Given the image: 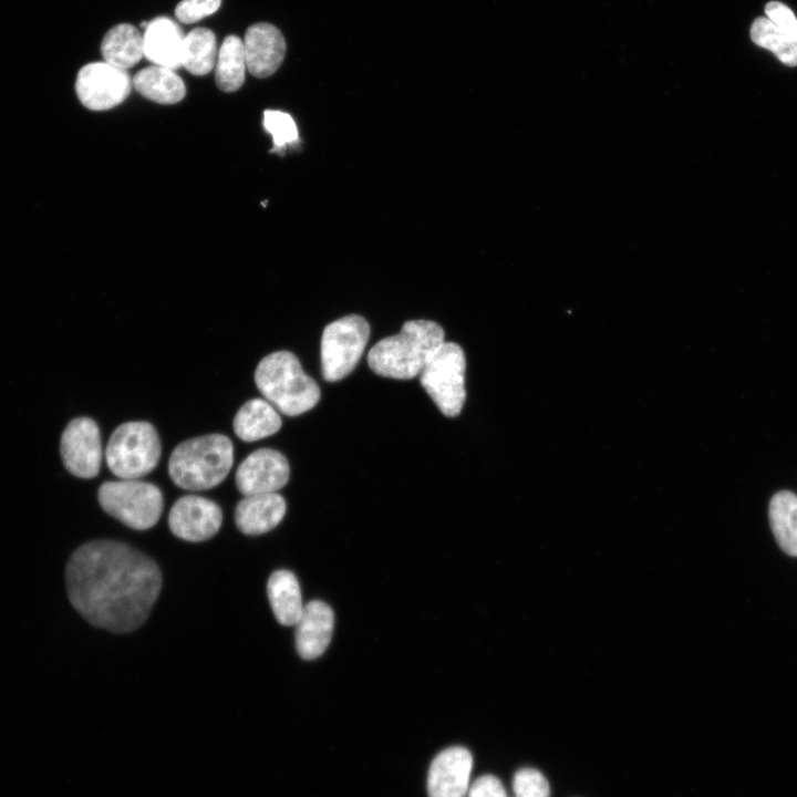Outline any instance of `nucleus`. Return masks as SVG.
I'll list each match as a JSON object with an SVG mask.
<instances>
[{"instance_id":"dca6fc26","label":"nucleus","mask_w":797,"mask_h":797,"mask_svg":"<svg viewBox=\"0 0 797 797\" xmlns=\"http://www.w3.org/2000/svg\"><path fill=\"white\" fill-rule=\"evenodd\" d=\"M286 500L278 493L245 496L236 506L238 529L249 536L273 529L286 514Z\"/></svg>"},{"instance_id":"f3484780","label":"nucleus","mask_w":797,"mask_h":797,"mask_svg":"<svg viewBox=\"0 0 797 797\" xmlns=\"http://www.w3.org/2000/svg\"><path fill=\"white\" fill-rule=\"evenodd\" d=\"M183 40L182 30L174 20L158 17L145 28L144 56L155 65L176 70L182 66Z\"/></svg>"},{"instance_id":"423d86ee","label":"nucleus","mask_w":797,"mask_h":797,"mask_svg":"<svg viewBox=\"0 0 797 797\" xmlns=\"http://www.w3.org/2000/svg\"><path fill=\"white\" fill-rule=\"evenodd\" d=\"M97 498L104 511L136 530L155 526L164 508L159 488L138 479L105 482Z\"/></svg>"},{"instance_id":"7ed1b4c3","label":"nucleus","mask_w":797,"mask_h":797,"mask_svg":"<svg viewBox=\"0 0 797 797\" xmlns=\"http://www.w3.org/2000/svg\"><path fill=\"white\" fill-rule=\"evenodd\" d=\"M234 463V446L222 434H208L178 444L170 454L168 473L178 487L206 490L219 485Z\"/></svg>"},{"instance_id":"ddd939ff","label":"nucleus","mask_w":797,"mask_h":797,"mask_svg":"<svg viewBox=\"0 0 797 797\" xmlns=\"http://www.w3.org/2000/svg\"><path fill=\"white\" fill-rule=\"evenodd\" d=\"M473 767L470 752L453 746L438 753L433 759L427 776L429 797H464L468 791Z\"/></svg>"},{"instance_id":"0eeeda50","label":"nucleus","mask_w":797,"mask_h":797,"mask_svg":"<svg viewBox=\"0 0 797 797\" xmlns=\"http://www.w3.org/2000/svg\"><path fill=\"white\" fill-rule=\"evenodd\" d=\"M465 369L463 349L454 342H444L420 374L422 386L448 417L457 416L465 403Z\"/></svg>"},{"instance_id":"6e6552de","label":"nucleus","mask_w":797,"mask_h":797,"mask_svg":"<svg viewBox=\"0 0 797 797\" xmlns=\"http://www.w3.org/2000/svg\"><path fill=\"white\" fill-rule=\"evenodd\" d=\"M370 337L364 318L351 314L328 324L321 338V370L325 381L350 374L360 361Z\"/></svg>"},{"instance_id":"c85d7f7f","label":"nucleus","mask_w":797,"mask_h":797,"mask_svg":"<svg viewBox=\"0 0 797 797\" xmlns=\"http://www.w3.org/2000/svg\"><path fill=\"white\" fill-rule=\"evenodd\" d=\"M767 18L797 44V18L793 11L778 1H770L765 7Z\"/></svg>"},{"instance_id":"20e7f679","label":"nucleus","mask_w":797,"mask_h":797,"mask_svg":"<svg viewBox=\"0 0 797 797\" xmlns=\"http://www.w3.org/2000/svg\"><path fill=\"white\" fill-rule=\"evenodd\" d=\"M255 382L261 394L288 416L300 415L319 402L320 389L308 376L289 351L265 356L255 371Z\"/></svg>"},{"instance_id":"f257e3e1","label":"nucleus","mask_w":797,"mask_h":797,"mask_svg":"<svg viewBox=\"0 0 797 797\" xmlns=\"http://www.w3.org/2000/svg\"><path fill=\"white\" fill-rule=\"evenodd\" d=\"M65 581L73 608L92 625L116 633L141 627L162 588L159 568L148 556L113 540L79 547Z\"/></svg>"},{"instance_id":"a878e982","label":"nucleus","mask_w":797,"mask_h":797,"mask_svg":"<svg viewBox=\"0 0 797 797\" xmlns=\"http://www.w3.org/2000/svg\"><path fill=\"white\" fill-rule=\"evenodd\" d=\"M263 126L272 136V151L275 152L282 151L287 145H292L299 141L297 125L288 113L277 110L265 111Z\"/></svg>"},{"instance_id":"aec40b11","label":"nucleus","mask_w":797,"mask_h":797,"mask_svg":"<svg viewBox=\"0 0 797 797\" xmlns=\"http://www.w3.org/2000/svg\"><path fill=\"white\" fill-rule=\"evenodd\" d=\"M281 418L273 406L262 398L247 401L234 418V431L245 442H255L277 433Z\"/></svg>"},{"instance_id":"f8f14e48","label":"nucleus","mask_w":797,"mask_h":797,"mask_svg":"<svg viewBox=\"0 0 797 797\" xmlns=\"http://www.w3.org/2000/svg\"><path fill=\"white\" fill-rule=\"evenodd\" d=\"M290 467L278 451L259 448L238 466L235 480L244 496L277 493L289 480Z\"/></svg>"},{"instance_id":"c756f323","label":"nucleus","mask_w":797,"mask_h":797,"mask_svg":"<svg viewBox=\"0 0 797 797\" xmlns=\"http://www.w3.org/2000/svg\"><path fill=\"white\" fill-rule=\"evenodd\" d=\"M468 797H508L501 782L493 775L477 778L468 790Z\"/></svg>"},{"instance_id":"f03ea898","label":"nucleus","mask_w":797,"mask_h":797,"mask_svg":"<svg viewBox=\"0 0 797 797\" xmlns=\"http://www.w3.org/2000/svg\"><path fill=\"white\" fill-rule=\"evenodd\" d=\"M445 342L443 328L429 320H412L397 334L373 345L368 363L377 375L410 380L421 374L427 362Z\"/></svg>"},{"instance_id":"a211bd4d","label":"nucleus","mask_w":797,"mask_h":797,"mask_svg":"<svg viewBox=\"0 0 797 797\" xmlns=\"http://www.w3.org/2000/svg\"><path fill=\"white\" fill-rule=\"evenodd\" d=\"M267 593L277 621L283 625H296L304 607L296 576L288 570L272 572Z\"/></svg>"},{"instance_id":"39448f33","label":"nucleus","mask_w":797,"mask_h":797,"mask_svg":"<svg viewBox=\"0 0 797 797\" xmlns=\"http://www.w3.org/2000/svg\"><path fill=\"white\" fill-rule=\"evenodd\" d=\"M161 457L155 427L144 421L121 424L112 433L105 458L110 470L122 479H137L151 473Z\"/></svg>"},{"instance_id":"9b49d317","label":"nucleus","mask_w":797,"mask_h":797,"mask_svg":"<svg viewBox=\"0 0 797 797\" xmlns=\"http://www.w3.org/2000/svg\"><path fill=\"white\" fill-rule=\"evenodd\" d=\"M222 513L213 500L186 495L178 498L168 515L172 532L186 541H204L215 536L221 527Z\"/></svg>"},{"instance_id":"b1692460","label":"nucleus","mask_w":797,"mask_h":797,"mask_svg":"<svg viewBox=\"0 0 797 797\" xmlns=\"http://www.w3.org/2000/svg\"><path fill=\"white\" fill-rule=\"evenodd\" d=\"M216 37L210 29L196 28L184 35L182 66L195 75H205L216 65Z\"/></svg>"},{"instance_id":"cd10ccee","label":"nucleus","mask_w":797,"mask_h":797,"mask_svg":"<svg viewBox=\"0 0 797 797\" xmlns=\"http://www.w3.org/2000/svg\"><path fill=\"white\" fill-rule=\"evenodd\" d=\"M221 0H182L175 8L176 18L183 23H195L215 13Z\"/></svg>"},{"instance_id":"9d476101","label":"nucleus","mask_w":797,"mask_h":797,"mask_svg":"<svg viewBox=\"0 0 797 797\" xmlns=\"http://www.w3.org/2000/svg\"><path fill=\"white\" fill-rule=\"evenodd\" d=\"M65 468L76 477L93 478L101 467L102 442L97 424L89 417H77L65 427L60 444Z\"/></svg>"},{"instance_id":"bb28decb","label":"nucleus","mask_w":797,"mask_h":797,"mask_svg":"<svg viewBox=\"0 0 797 797\" xmlns=\"http://www.w3.org/2000/svg\"><path fill=\"white\" fill-rule=\"evenodd\" d=\"M515 797H549L550 786L541 772L535 768L519 769L513 779Z\"/></svg>"},{"instance_id":"2eb2a0df","label":"nucleus","mask_w":797,"mask_h":797,"mask_svg":"<svg viewBox=\"0 0 797 797\" xmlns=\"http://www.w3.org/2000/svg\"><path fill=\"white\" fill-rule=\"evenodd\" d=\"M334 625L332 609L324 602H308L296 623V648L304 660L320 656L330 643Z\"/></svg>"},{"instance_id":"6ab92c4d","label":"nucleus","mask_w":797,"mask_h":797,"mask_svg":"<svg viewBox=\"0 0 797 797\" xmlns=\"http://www.w3.org/2000/svg\"><path fill=\"white\" fill-rule=\"evenodd\" d=\"M101 53L106 63L126 71L144 56L143 35L132 24L114 25L102 40Z\"/></svg>"},{"instance_id":"393cba45","label":"nucleus","mask_w":797,"mask_h":797,"mask_svg":"<svg viewBox=\"0 0 797 797\" xmlns=\"http://www.w3.org/2000/svg\"><path fill=\"white\" fill-rule=\"evenodd\" d=\"M751 38L759 46L772 51L784 64L797 65V44L785 35L768 18H757Z\"/></svg>"},{"instance_id":"4be33fe9","label":"nucleus","mask_w":797,"mask_h":797,"mask_svg":"<svg viewBox=\"0 0 797 797\" xmlns=\"http://www.w3.org/2000/svg\"><path fill=\"white\" fill-rule=\"evenodd\" d=\"M769 524L778 546L797 556V496L788 490L776 493L769 503Z\"/></svg>"},{"instance_id":"1a4fd4ad","label":"nucleus","mask_w":797,"mask_h":797,"mask_svg":"<svg viewBox=\"0 0 797 797\" xmlns=\"http://www.w3.org/2000/svg\"><path fill=\"white\" fill-rule=\"evenodd\" d=\"M131 89L132 80L128 73L105 61L84 65L75 81L77 97L92 111H105L121 104Z\"/></svg>"},{"instance_id":"5701e85b","label":"nucleus","mask_w":797,"mask_h":797,"mask_svg":"<svg viewBox=\"0 0 797 797\" xmlns=\"http://www.w3.org/2000/svg\"><path fill=\"white\" fill-rule=\"evenodd\" d=\"M246 69L244 41L237 35H227L216 61L215 79L219 90L235 92L240 89Z\"/></svg>"},{"instance_id":"412c9836","label":"nucleus","mask_w":797,"mask_h":797,"mask_svg":"<svg viewBox=\"0 0 797 797\" xmlns=\"http://www.w3.org/2000/svg\"><path fill=\"white\" fill-rule=\"evenodd\" d=\"M133 85L144 97L159 104L178 103L186 94L185 84L174 70L155 64L138 71Z\"/></svg>"},{"instance_id":"4468645a","label":"nucleus","mask_w":797,"mask_h":797,"mask_svg":"<svg viewBox=\"0 0 797 797\" xmlns=\"http://www.w3.org/2000/svg\"><path fill=\"white\" fill-rule=\"evenodd\" d=\"M244 49L248 71L256 77H268L281 65L286 55V41L278 28L260 22L245 33Z\"/></svg>"}]
</instances>
